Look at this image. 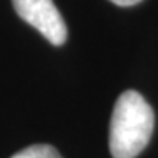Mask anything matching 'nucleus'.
<instances>
[{
  "label": "nucleus",
  "instance_id": "20e7f679",
  "mask_svg": "<svg viewBox=\"0 0 158 158\" xmlns=\"http://www.w3.org/2000/svg\"><path fill=\"white\" fill-rule=\"evenodd\" d=\"M113 4H116V6H121V7H130V6H135V4H139L141 0H111Z\"/></svg>",
  "mask_w": 158,
  "mask_h": 158
},
{
  "label": "nucleus",
  "instance_id": "f257e3e1",
  "mask_svg": "<svg viewBox=\"0 0 158 158\" xmlns=\"http://www.w3.org/2000/svg\"><path fill=\"white\" fill-rule=\"evenodd\" d=\"M155 114L146 98L127 90L114 104L109 127V149L113 158H135L151 139Z\"/></svg>",
  "mask_w": 158,
  "mask_h": 158
},
{
  "label": "nucleus",
  "instance_id": "f03ea898",
  "mask_svg": "<svg viewBox=\"0 0 158 158\" xmlns=\"http://www.w3.org/2000/svg\"><path fill=\"white\" fill-rule=\"evenodd\" d=\"M18 16L37 28L53 46L67 40V27L53 0H12Z\"/></svg>",
  "mask_w": 158,
  "mask_h": 158
},
{
  "label": "nucleus",
  "instance_id": "7ed1b4c3",
  "mask_svg": "<svg viewBox=\"0 0 158 158\" xmlns=\"http://www.w3.org/2000/svg\"><path fill=\"white\" fill-rule=\"evenodd\" d=\"M11 158H62L56 148L49 146V144H34L18 151Z\"/></svg>",
  "mask_w": 158,
  "mask_h": 158
}]
</instances>
